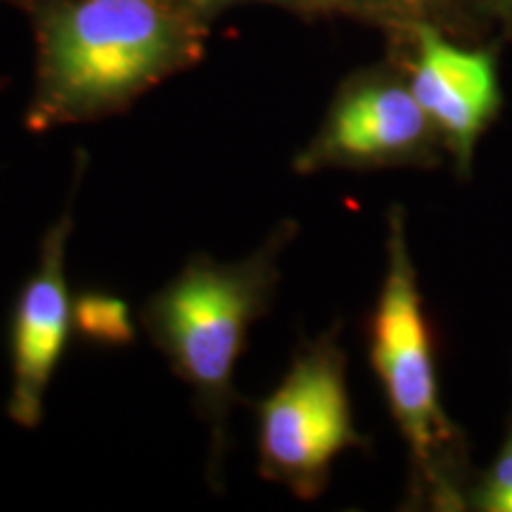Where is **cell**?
Wrapping results in <instances>:
<instances>
[{
	"instance_id": "5",
	"label": "cell",
	"mask_w": 512,
	"mask_h": 512,
	"mask_svg": "<svg viewBox=\"0 0 512 512\" xmlns=\"http://www.w3.org/2000/svg\"><path fill=\"white\" fill-rule=\"evenodd\" d=\"M72 221L62 216L43 240L41 261L19 292L12 316V394L10 418L22 427H36L43 415V401L60 363L72 325L64 252Z\"/></svg>"
},
{
	"instance_id": "1",
	"label": "cell",
	"mask_w": 512,
	"mask_h": 512,
	"mask_svg": "<svg viewBox=\"0 0 512 512\" xmlns=\"http://www.w3.org/2000/svg\"><path fill=\"white\" fill-rule=\"evenodd\" d=\"M174 50V22L155 0H79L48 24V102L64 114L114 105L162 74Z\"/></svg>"
},
{
	"instance_id": "9",
	"label": "cell",
	"mask_w": 512,
	"mask_h": 512,
	"mask_svg": "<svg viewBox=\"0 0 512 512\" xmlns=\"http://www.w3.org/2000/svg\"><path fill=\"white\" fill-rule=\"evenodd\" d=\"M479 505L491 512H512V439L503 448L489 479L484 482Z\"/></svg>"
},
{
	"instance_id": "7",
	"label": "cell",
	"mask_w": 512,
	"mask_h": 512,
	"mask_svg": "<svg viewBox=\"0 0 512 512\" xmlns=\"http://www.w3.org/2000/svg\"><path fill=\"white\" fill-rule=\"evenodd\" d=\"M430 124L413 91L366 86L339 102L304 162H377L406 155L422 143Z\"/></svg>"
},
{
	"instance_id": "8",
	"label": "cell",
	"mask_w": 512,
	"mask_h": 512,
	"mask_svg": "<svg viewBox=\"0 0 512 512\" xmlns=\"http://www.w3.org/2000/svg\"><path fill=\"white\" fill-rule=\"evenodd\" d=\"M81 320L83 328L91 335H100L105 339H124L128 337V323L124 306L110 299H88L81 304Z\"/></svg>"
},
{
	"instance_id": "6",
	"label": "cell",
	"mask_w": 512,
	"mask_h": 512,
	"mask_svg": "<svg viewBox=\"0 0 512 512\" xmlns=\"http://www.w3.org/2000/svg\"><path fill=\"white\" fill-rule=\"evenodd\" d=\"M411 91L432 124L456 147L458 157L467 162L479 131L498 105L491 55L456 48L434 29H420Z\"/></svg>"
},
{
	"instance_id": "3",
	"label": "cell",
	"mask_w": 512,
	"mask_h": 512,
	"mask_svg": "<svg viewBox=\"0 0 512 512\" xmlns=\"http://www.w3.org/2000/svg\"><path fill=\"white\" fill-rule=\"evenodd\" d=\"M356 441L335 354L316 351L299 358L259 408L261 463L292 484L316 482L320 472Z\"/></svg>"
},
{
	"instance_id": "2",
	"label": "cell",
	"mask_w": 512,
	"mask_h": 512,
	"mask_svg": "<svg viewBox=\"0 0 512 512\" xmlns=\"http://www.w3.org/2000/svg\"><path fill=\"white\" fill-rule=\"evenodd\" d=\"M266 268L259 261L242 266H211L188 271L159 294L152 325L183 377L211 401L230 389L249 323L266 294Z\"/></svg>"
},
{
	"instance_id": "4",
	"label": "cell",
	"mask_w": 512,
	"mask_h": 512,
	"mask_svg": "<svg viewBox=\"0 0 512 512\" xmlns=\"http://www.w3.org/2000/svg\"><path fill=\"white\" fill-rule=\"evenodd\" d=\"M373 361L403 434L413 451L427 458L439 430L437 382L399 216L392 221L389 268L375 313Z\"/></svg>"
},
{
	"instance_id": "10",
	"label": "cell",
	"mask_w": 512,
	"mask_h": 512,
	"mask_svg": "<svg viewBox=\"0 0 512 512\" xmlns=\"http://www.w3.org/2000/svg\"><path fill=\"white\" fill-rule=\"evenodd\" d=\"M192 3H200V5H204V3H214V0H192Z\"/></svg>"
}]
</instances>
